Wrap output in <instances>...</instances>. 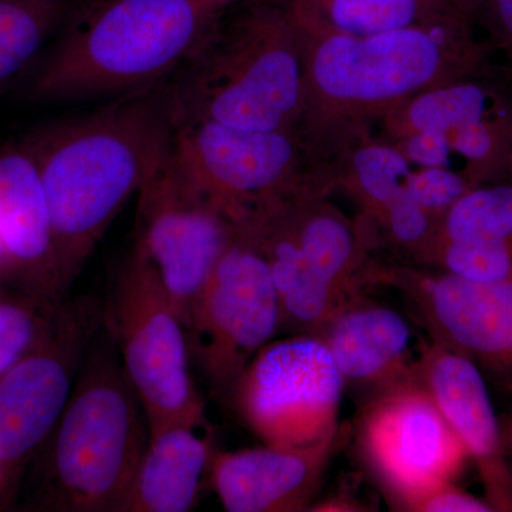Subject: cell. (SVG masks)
Segmentation results:
<instances>
[{
    "label": "cell",
    "instance_id": "cell-1",
    "mask_svg": "<svg viewBox=\"0 0 512 512\" xmlns=\"http://www.w3.org/2000/svg\"><path fill=\"white\" fill-rule=\"evenodd\" d=\"M173 136L167 90L120 97L22 140L45 191L64 298Z\"/></svg>",
    "mask_w": 512,
    "mask_h": 512
},
{
    "label": "cell",
    "instance_id": "cell-2",
    "mask_svg": "<svg viewBox=\"0 0 512 512\" xmlns=\"http://www.w3.org/2000/svg\"><path fill=\"white\" fill-rule=\"evenodd\" d=\"M303 33L306 103L299 130L335 160L410 97L494 72L474 26L463 19L367 36Z\"/></svg>",
    "mask_w": 512,
    "mask_h": 512
},
{
    "label": "cell",
    "instance_id": "cell-3",
    "mask_svg": "<svg viewBox=\"0 0 512 512\" xmlns=\"http://www.w3.org/2000/svg\"><path fill=\"white\" fill-rule=\"evenodd\" d=\"M220 22V0H99L74 16L30 73L36 101L131 96L160 87Z\"/></svg>",
    "mask_w": 512,
    "mask_h": 512
},
{
    "label": "cell",
    "instance_id": "cell-4",
    "mask_svg": "<svg viewBox=\"0 0 512 512\" xmlns=\"http://www.w3.org/2000/svg\"><path fill=\"white\" fill-rule=\"evenodd\" d=\"M171 116L247 130H299L306 37L291 0H254L218 22L167 90Z\"/></svg>",
    "mask_w": 512,
    "mask_h": 512
},
{
    "label": "cell",
    "instance_id": "cell-5",
    "mask_svg": "<svg viewBox=\"0 0 512 512\" xmlns=\"http://www.w3.org/2000/svg\"><path fill=\"white\" fill-rule=\"evenodd\" d=\"M148 440L146 409L101 326L37 456L43 466L32 510L119 512Z\"/></svg>",
    "mask_w": 512,
    "mask_h": 512
},
{
    "label": "cell",
    "instance_id": "cell-6",
    "mask_svg": "<svg viewBox=\"0 0 512 512\" xmlns=\"http://www.w3.org/2000/svg\"><path fill=\"white\" fill-rule=\"evenodd\" d=\"M328 194L301 191L244 218L271 269L282 326L319 336L369 282V225L353 222Z\"/></svg>",
    "mask_w": 512,
    "mask_h": 512
},
{
    "label": "cell",
    "instance_id": "cell-7",
    "mask_svg": "<svg viewBox=\"0 0 512 512\" xmlns=\"http://www.w3.org/2000/svg\"><path fill=\"white\" fill-rule=\"evenodd\" d=\"M173 148L198 187L237 221L296 192L338 188V163L301 130L173 117Z\"/></svg>",
    "mask_w": 512,
    "mask_h": 512
},
{
    "label": "cell",
    "instance_id": "cell-8",
    "mask_svg": "<svg viewBox=\"0 0 512 512\" xmlns=\"http://www.w3.org/2000/svg\"><path fill=\"white\" fill-rule=\"evenodd\" d=\"M103 326L143 402L150 433L175 423L208 427L183 322L156 271L134 249L103 303Z\"/></svg>",
    "mask_w": 512,
    "mask_h": 512
},
{
    "label": "cell",
    "instance_id": "cell-9",
    "mask_svg": "<svg viewBox=\"0 0 512 512\" xmlns=\"http://www.w3.org/2000/svg\"><path fill=\"white\" fill-rule=\"evenodd\" d=\"M238 222L192 180L171 136L137 192L133 249L156 271L185 332Z\"/></svg>",
    "mask_w": 512,
    "mask_h": 512
},
{
    "label": "cell",
    "instance_id": "cell-10",
    "mask_svg": "<svg viewBox=\"0 0 512 512\" xmlns=\"http://www.w3.org/2000/svg\"><path fill=\"white\" fill-rule=\"evenodd\" d=\"M281 328L271 269L241 220L195 303L187 329L191 360L215 393L231 399L251 360Z\"/></svg>",
    "mask_w": 512,
    "mask_h": 512
},
{
    "label": "cell",
    "instance_id": "cell-11",
    "mask_svg": "<svg viewBox=\"0 0 512 512\" xmlns=\"http://www.w3.org/2000/svg\"><path fill=\"white\" fill-rule=\"evenodd\" d=\"M345 384L325 340L295 335L269 342L256 353L231 400L264 444L309 447L342 429Z\"/></svg>",
    "mask_w": 512,
    "mask_h": 512
},
{
    "label": "cell",
    "instance_id": "cell-12",
    "mask_svg": "<svg viewBox=\"0 0 512 512\" xmlns=\"http://www.w3.org/2000/svg\"><path fill=\"white\" fill-rule=\"evenodd\" d=\"M101 326L103 303L64 299L46 338L0 377V461L16 490L59 423Z\"/></svg>",
    "mask_w": 512,
    "mask_h": 512
},
{
    "label": "cell",
    "instance_id": "cell-13",
    "mask_svg": "<svg viewBox=\"0 0 512 512\" xmlns=\"http://www.w3.org/2000/svg\"><path fill=\"white\" fill-rule=\"evenodd\" d=\"M376 124L382 140L416 131L440 133L460 173L494 180L510 167L512 80L487 72L443 83L403 101Z\"/></svg>",
    "mask_w": 512,
    "mask_h": 512
},
{
    "label": "cell",
    "instance_id": "cell-14",
    "mask_svg": "<svg viewBox=\"0 0 512 512\" xmlns=\"http://www.w3.org/2000/svg\"><path fill=\"white\" fill-rule=\"evenodd\" d=\"M362 444L393 497L453 480L470 458L416 379L382 390L363 419Z\"/></svg>",
    "mask_w": 512,
    "mask_h": 512
},
{
    "label": "cell",
    "instance_id": "cell-15",
    "mask_svg": "<svg viewBox=\"0 0 512 512\" xmlns=\"http://www.w3.org/2000/svg\"><path fill=\"white\" fill-rule=\"evenodd\" d=\"M376 281L409 295L433 340L512 382V279L483 284L446 272L373 269Z\"/></svg>",
    "mask_w": 512,
    "mask_h": 512
},
{
    "label": "cell",
    "instance_id": "cell-16",
    "mask_svg": "<svg viewBox=\"0 0 512 512\" xmlns=\"http://www.w3.org/2000/svg\"><path fill=\"white\" fill-rule=\"evenodd\" d=\"M416 380L476 463L485 500L494 511L512 512V468L503 427L477 363L433 340L421 346Z\"/></svg>",
    "mask_w": 512,
    "mask_h": 512
},
{
    "label": "cell",
    "instance_id": "cell-17",
    "mask_svg": "<svg viewBox=\"0 0 512 512\" xmlns=\"http://www.w3.org/2000/svg\"><path fill=\"white\" fill-rule=\"evenodd\" d=\"M348 439L345 427L309 447H262L212 454V487L228 512L311 510L330 460Z\"/></svg>",
    "mask_w": 512,
    "mask_h": 512
},
{
    "label": "cell",
    "instance_id": "cell-18",
    "mask_svg": "<svg viewBox=\"0 0 512 512\" xmlns=\"http://www.w3.org/2000/svg\"><path fill=\"white\" fill-rule=\"evenodd\" d=\"M0 284L66 299L45 191L23 141L0 147Z\"/></svg>",
    "mask_w": 512,
    "mask_h": 512
},
{
    "label": "cell",
    "instance_id": "cell-19",
    "mask_svg": "<svg viewBox=\"0 0 512 512\" xmlns=\"http://www.w3.org/2000/svg\"><path fill=\"white\" fill-rule=\"evenodd\" d=\"M319 336L346 382L386 390L416 379V360H410L412 325L392 308L357 298Z\"/></svg>",
    "mask_w": 512,
    "mask_h": 512
},
{
    "label": "cell",
    "instance_id": "cell-20",
    "mask_svg": "<svg viewBox=\"0 0 512 512\" xmlns=\"http://www.w3.org/2000/svg\"><path fill=\"white\" fill-rule=\"evenodd\" d=\"M205 427L175 423L150 440L119 512H187L197 507L210 471L212 440Z\"/></svg>",
    "mask_w": 512,
    "mask_h": 512
},
{
    "label": "cell",
    "instance_id": "cell-21",
    "mask_svg": "<svg viewBox=\"0 0 512 512\" xmlns=\"http://www.w3.org/2000/svg\"><path fill=\"white\" fill-rule=\"evenodd\" d=\"M291 3L299 25L312 33L367 36L461 19L450 0H319L306 6Z\"/></svg>",
    "mask_w": 512,
    "mask_h": 512
},
{
    "label": "cell",
    "instance_id": "cell-22",
    "mask_svg": "<svg viewBox=\"0 0 512 512\" xmlns=\"http://www.w3.org/2000/svg\"><path fill=\"white\" fill-rule=\"evenodd\" d=\"M412 171L413 165L402 151L367 134L343 154L338 187L359 202L363 220L373 222L390 202L407 191Z\"/></svg>",
    "mask_w": 512,
    "mask_h": 512
},
{
    "label": "cell",
    "instance_id": "cell-23",
    "mask_svg": "<svg viewBox=\"0 0 512 512\" xmlns=\"http://www.w3.org/2000/svg\"><path fill=\"white\" fill-rule=\"evenodd\" d=\"M67 12L69 0H0V87L37 63Z\"/></svg>",
    "mask_w": 512,
    "mask_h": 512
},
{
    "label": "cell",
    "instance_id": "cell-24",
    "mask_svg": "<svg viewBox=\"0 0 512 512\" xmlns=\"http://www.w3.org/2000/svg\"><path fill=\"white\" fill-rule=\"evenodd\" d=\"M436 239L498 242L512 248V178L467 191L441 218Z\"/></svg>",
    "mask_w": 512,
    "mask_h": 512
},
{
    "label": "cell",
    "instance_id": "cell-25",
    "mask_svg": "<svg viewBox=\"0 0 512 512\" xmlns=\"http://www.w3.org/2000/svg\"><path fill=\"white\" fill-rule=\"evenodd\" d=\"M63 301L0 284V377L46 338Z\"/></svg>",
    "mask_w": 512,
    "mask_h": 512
},
{
    "label": "cell",
    "instance_id": "cell-26",
    "mask_svg": "<svg viewBox=\"0 0 512 512\" xmlns=\"http://www.w3.org/2000/svg\"><path fill=\"white\" fill-rule=\"evenodd\" d=\"M420 261L433 262L446 274L471 282L512 279V248L498 242L436 239Z\"/></svg>",
    "mask_w": 512,
    "mask_h": 512
},
{
    "label": "cell",
    "instance_id": "cell-27",
    "mask_svg": "<svg viewBox=\"0 0 512 512\" xmlns=\"http://www.w3.org/2000/svg\"><path fill=\"white\" fill-rule=\"evenodd\" d=\"M372 224L380 225L397 247L421 259L437 237L439 221L424 210L409 188L390 202Z\"/></svg>",
    "mask_w": 512,
    "mask_h": 512
},
{
    "label": "cell",
    "instance_id": "cell-28",
    "mask_svg": "<svg viewBox=\"0 0 512 512\" xmlns=\"http://www.w3.org/2000/svg\"><path fill=\"white\" fill-rule=\"evenodd\" d=\"M476 184L466 175L441 167H417L410 174L409 190L437 221Z\"/></svg>",
    "mask_w": 512,
    "mask_h": 512
},
{
    "label": "cell",
    "instance_id": "cell-29",
    "mask_svg": "<svg viewBox=\"0 0 512 512\" xmlns=\"http://www.w3.org/2000/svg\"><path fill=\"white\" fill-rule=\"evenodd\" d=\"M473 26L494 72L512 80V0H487Z\"/></svg>",
    "mask_w": 512,
    "mask_h": 512
},
{
    "label": "cell",
    "instance_id": "cell-30",
    "mask_svg": "<svg viewBox=\"0 0 512 512\" xmlns=\"http://www.w3.org/2000/svg\"><path fill=\"white\" fill-rule=\"evenodd\" d=\"M400 507L413 512H491L485 498L467 493L453 480H439L394 495Z\"/></svg>",
    "mask_w": 512,
    "mask_h": 512
},
{
    "label": "cell",
    "instance_id": "cell-31",
    "mask_svg": "<svg viewBox=\"0 0 512 512\" xmlns=\"http://www.w3.org/2000/svg\"><path fill=\"white\" fill-rule=\"evenodd\" d=\"M450 2L461 19L466 20L470 25H474V20H476L487 0H450Z\"/></svg>",
    "mask_w": 512,
    "mask_h": 512
},
{
    "label": "cell",
    "instance_id": "cell-32",
    "mask_svg": "<svg viewBox=\"0 0 512 512\" xmlns=\"http://www.w3.org/2000/svg\"><path fill=\"white\" fill-rule=\"evenodd\" d=\"M16 494V487L10 480L8 471L0 461V507H5L13 500Z\"/></svg>",
    "mask_w": 512,
    "mask_h": 512
},
{
    "label": "cell",
    "instance_id": "cell-33",
    "mask_svg": "<svg viewBox=\"0 0 512 512\" xmlns=\"http://www.w3.org/2000/svg\"><path fill=\"white\" fill-rule=\"evenodd\" d=\"M501 427H503L505 451H507V456L510 458V463H512V414Z\"/></svg>",
    "mask_w": 512,
    "mask_h": 512
},
{
    "label": "cell",
    "instance_id": "cell-34",
    "mask_svg": "<svg viewBox=\"0 0 512 512\" xmlns=\"http://www.w3.org/2000/svg\"><path fill=\"white\" fill-rule=\"evenodd\" d=\"M510 177L512 178V150H511Z\"/></svg>",
    "mask_w": 512,
    "mask_h": 512
},
{
    "label": "cell",
    "instance_id": "cell-35",
    "mask_svg": "<svg viewBox=\"0 0 512 512\" xmlns=\"http://www.w3.org/2000/svg\"><path fill=\"white\" fill-rule=\"evenodd\" d=\"M511 468H512V463H511Z\"/></svg>",
    "mask_w": 512,
    "mask_h": 512
}]
</instances>
